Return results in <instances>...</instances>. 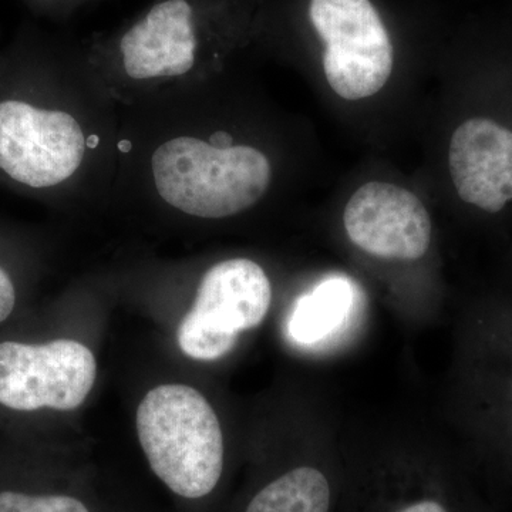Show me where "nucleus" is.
Instances as JSON below:
<instances>
[{
  "label": "nucleus",
  "instance_id": "1",
  "mask_svg": "<svg viewBox=\"0 0 512 512\" xmlns=\"http://www.w3.org/2000/svg\"><path fill=\"white\" fill-rule=\"evenodd\" d=\"M136 424L151 470L174 494L198 500L215 490L224 471V436L198 390L154 387L138 406Z\"/></svg>",
  "mask_w": 512,
  "mask_h": 512
},
{
  "label": "nucleus",
  "instance_id": "4",
  "mask_svg": "<svg viewBox=\"0 0 512 512\" xmlns=\"http://www.w3.org/2000/svg\"><path fill=\"white\" fill-rule=\"evenodd\" d=\"M86 138L72 114L19 96L0 97V174L33 191L69 180L82 164Z\"/></svg>",
  "mask_w": 512,
  "mask_h": 512
},
{
  "label": "nucleus",
  "instance_id": "5",
  "mask_svg": "<svg viewBox=\"0 0 512 512\" xmlns=\"http://www.w3.org/2000/svg\"><path fill=\"white\" fill-rule=\"evenodd\" d=\"M96 373L92 350L74 340L0 343V404L19 412L73 410L92 392Z\"/></svg>",
  "mask_w": 512,
  "mask_h": 512
},
{
  "label": "nucleus",
  "instance_id": "8",
  "mask_svg": "<svg viewBox=\"0 0 512 512\" xmlns=\"http://www.w3.org/2000/svg\"><path fill=\"white\" fill-rule=\"evenodd\" d=\"M271 301V282L261 266L251 259H228L202 278L191 311L215 328L239 335L262 323Z\"/></svg>",
  "mask_w": 512,
  "mask_h": 512
},
{
  "label": "nucleus",
  "instance_id": "13",
  "mask_svg": "<svg viewBox=\"0 0 512 512\" xmlns=\"http://www.w3.org/2000/svg\"><path fill=\"white\" fill-rule=\"evenodd\" d=\"M16 305V288L12 276L0 265V322L9 318Z\"/></svg>",
  "mask_w": 512,
  "mask_h": 512
},
{
  "label": "nucleus",
  "instance_id": "3",
  "mask_svg": "<svg viewBox=\"0 0 512 512\" xmlns=\"http://www.w3.org/2000/svg\"><path fill=\"white\" fill-rule=\"evenodd\" d=\"M309 18L325 42L326 82L340 99H369L386 86L394 47L370 0H311Z\"/></svg>",
  "mask_w": 512,
  "mask_h": 512
},
{
  "label": "nucleus",
  "instance_id": "10",
  "mask_svg": "<svg viewBox=\"0 0 512 512\" xmlns=\"http://www.w3.org/2000/svg\"><path fill=\"white\" fill-rule=\"evenodd\" d=\"M350 298L342 282H326L296 303L288 333L299 345H313L328 338L348 316Z\"/></svg>",
  "mask_w": 512,
  "mask_h": 512
},
{
  "label": "nucleus",
  "instance_id": "6",
  "mask_svg": "<svg viewBox=\"0 0 512 512\" xmlns=\"http://www.w3.org/2000/svg\"><path fill=\"white\" fill-rule=\"evenodd\" d=\"M353 245L377 258L416 261L429 251L433 222L420 198L384 181L360 185L343 211Z\"/></svg>",
  "mask_w": 512,
  "mask_h": 512
},
{
  "label": "nucleus",
  "instance_id": "14",
  "mask_svg": "<svg viewBox=\"0 0 512 512\" xmlns=\"http://www.w3.org/2000/svg\"><path fill=\"white\" fill-rule=\"evenodd\" d=\"M397 512H448V510L443 504H440L439 501L424 500L419 501V503L407 505V507Z\"/></svg>",
  "mask_w": 512,
  "mask_h": 512
},
{
  "label": "nucleus",
  "instance_id": "9",
  "mask_svg": "<svg viewBox=\"0 0 512 512\" xmlns=\"http://www.w3.org/2000/svg\"><path fill=\"white\" fill-rule=\"evenodd\" d=\"M328 478L313 467L293 468L252 498L245 512H329Z\"/></svg>",
  "mask_w": 512,
  "mask_h": 512
},
{
  "label": "nucleus",
  "instance_id": "2",
  "mask_svg": "<svg viewBox=\"0 0 512 512\" xmlns=\"http://www.w3.org/2000/svg\"><path fill=\"white\" fill-rule=\"evenodd\" d=\"M151 167L158 194L167 204L214 220L254 207L272 180L271 163L256 148H220L187 136L161 144Z\"/></svg>",
  "mask_w": 512,
  "mask_h": 512
},
{
  "label": "nucleus",
  "instance_id": "7",
  "mask_svg": "<svg viewBox=\"0 0 512 512\" xmlns=\"http://www.w3.org/2000/svg\"><path fill=\"white\" fill-rule=\"evenodd\" d=\"M195 47L187 0L158 3L121 40L124 69L136 80L183 76L194 67Z\"/></svg>",
  "mask_w": 512,
  "mask_h": 512
},
{
  "label": "nucleus",
  "instance_id": "11",
  "mask_svg": "<svg viewBox=\"0 0 512 512\" xmlns=\"http://www.w3.org/2000/svg\"><path fill=\"white\" fill-rule=\"evenodd\" d=\"M238 333L215 328L194 311L178 329V343L185 355L197 360H214L228 355L238 342Z\"/></svg>",
  "mask_w": 512,
  "mask_h": 512
},
{
  "label": "nucleus",
  "instance_id": "12",
  "mask_svg": "<svg viewBox=\"0 0 512 512\" xmlns=\"http://www.w3.org/2000/svg\"><path fill=\"white\" fill-rule=\"evenodd\" d=\"M0 512H90L70 495H29L16 491L0 493Z\"/></svg>",
  "mask_w": 512,
  "mask_h": 512
}]
</instances>
